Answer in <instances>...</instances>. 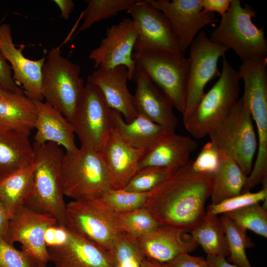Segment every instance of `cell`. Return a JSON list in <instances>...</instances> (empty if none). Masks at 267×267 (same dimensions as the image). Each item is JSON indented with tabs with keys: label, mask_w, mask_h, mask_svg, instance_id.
<instances>
[{
	"label": "cell",
	"mask_w": 267,
	"mask_h": 267,
	"mask_svg": "<svg viewBox=\"0 0 267 267\" xmlns=\"http://www.w3.org/2000/svg\"><path fill=\"white\" fill-rule=\"evenodd\" d=\"M141 267H166L164 263L144 258L141 263Z\"/></svg>",
	"instance_id": "7dc6e473"
},
{
	"label": "cell",
	"mask_w": 267,
	"mask_h": 267,
	"mask_svg": "<svg viewBox=\"0 0 267 267\" xmlns=\"http://www.w3.org/2000/svg\"><path fill=\"white\" fill-rule=\"evenodd\" d=\"M137 0H87L83 21L78 33L86 31L94 24L110 18L119 12L128 11Z\"/></svg>",
	"instance_id": "4dcf8cb0"
},
{
	"label": "cell",
	"mask_w": 267,
	"mask_h": 267,
	"mask_svg": "<svg viewBox=\"0 0 267 267\" xmlns=\"http://www.w3.org/2000/svg\"><path fill=\"white\" fill-rule=\"evenodd\" d=\"M37 165L32 191L24 206L49 215L57 225H67L66 205L62 191L60 167L64 154L61 146L52 142L33 144Z\"/></svg>",
	"instance_id": "7a4b0ae2"
},
{
	"label": "cell",
	"mask_w": 267,
	"mask_h": 267,
	"mask_svg": "<svg viewBox=\"0 0 267 267\" xmlns=\"http://www.w3.org/2000/svg\"><path fill=\"white\" fill-rule=\"evenodd\" d=\"M256 12L249 5L243 6L239 0H231L226 13L209 39L217 44L232 49L242 61L266 58L267 43L264 27L259 28L252 19Z\"/></svg>",
	"instance_id": "5b68a950"
},
{
	"label": "cell",
	"mask_w": 267,
	"mask_h": 267,
	"mask_svg": "<svg viewBox=\"0 0 267 267\" xmlns=\"http://www.w3.org/2000/svg\"><path fill=\"white\" fill-rule=\"evenodd\" d=\"M128 80L127 68L121 65L107 69H95L87 82L98 88L109 107L119 112L126 122L133 121L137 114L128 88Z\"/></svg>",
	"instance_id": "44dd1931"
},
{
	"label": "cell",
	"mask_w": 267,
	"mask_h": 267,
	"mask_svg": "<svg viewBox=\"0 0 267 267\" xmlns=\"http://www.w3.org/2000/svg\"><path fill=\"white\" fill-rule=\"evenodd\" d=\"M80 72V66L63 56L59 47L49 51L42 70L44 99L72 124L85 89Z\"/></svg>",
	"instance_id": "3957f363"
},
{
	"label": "cell",
	"mask_w": 267,
	"mask_h": 267,
	"mask_svg": "<svg viewBox=\"0 0 267 267\" xmlns=\"http://www.w3.org/2000/svg\"><path fill=\"white\" fill-rule=\"evenodd\" d=\"M114 267H141L145 258L136 238L122 233L108 251Z\"/></svg>",
	"instance_id": "e575fe53"
},
{
	"label": "cell",
	"mask_w": 267,
	"mask_h": 267,
	"mask_svg": "<svg viewBox=\"0 0 267 267\" xmlns=\"http://www.w3.org/2000/svg\"><path fill=\"white\" fill-rule=\"evenodd\" d=\"M37 108L34 143L52 142L63 146L67 152L76 151L73 125L58 110L46 102L34 101Z\"/></svg>",
	"instance_id": "603a6c76"
},
{
	"label": "cell",
	"mask_w": 267,
	"mask_h": 267,
	"mask_svg": "<svg viewBox=\"0 0 267 267\" xmlns=\"http://www.w3.org/2000/svg\"><path fill=\"white\" fill-rule=\"evenodd\" d=\"M136 239L145 258L162 263L193 252L199 246L190 232L164 225Z\"/></svg>",
	"instance_id": "ffe728a7"
},
{
	"label": "cell",
	"mask_w": 267,
	"mask_h": 267,
	"mask_svg": "<svg viewBox=\"0 0 267 267\" xmlns=\"http://www.w3.org/2000/svg\"><path fill=\"white\" fill-rule=\"evenodd\" d=\"M255 133L251 114L241 97L208 136L210 141L232 158L248 176L257 151Z\"/></svg>",
	"instance_id": "52a82bcc"
},
{
	"label": "cell",
	"mask_w": 267,
	"mask_h": 267,
	"mask_svg": "<svg viewBox=\"0 0 267 267\" xmlns=\"http://www.w3.org/2000/svg\"><path fill=\"white\" fill-rule=\"evenodd\" d=\"M42 264L0 236V267H39Z\"/></svg>",
	"instance_id": "74e56055"
},
{
	"label": "cell",
	"mask_w": 267,
	"mask_h": 267,
	"mask_svg": "<svg viewBox=\"0 0 267 267\" xmlns=\"http://www.w3.org/2000/svg\"><path fill=\"white\" fill-rule=\"evenodd\" d=\"M133 79L136 83L132 103L137 114H140L165 130L175 132L178 119L167 97L137 67Z\"/></svg>",
	"instance_id": "ac0fdd59"
},
{
	"label": "cell",
	"mask_w": 267,
	"mask_h": 267,
	"mask_svg": "<svg viewBox=\"0 0 267 267\" xmlns=\"http://www.w3.org/2000/svg\"><path fill=\"white\" fill-rule=\"evenodd\" d=\"M173 172L162 167H146L139 169L124 189L138 193H147L159 185Z\"/></svg>",
	"instance_id": "d590c367"
},
{
	"label": "cell",
	"mask_w": 267,
	"mask_h": 267,
	"mask_svg": "<svg viewBox=\"0 0 267 267\" xmlns=\"http://www.w3.org/2000/svg\"><path fill=\"white\" fill-rule=\"evenodd\" d=\"M10 65L0 49V87L18 93L24 92L15 83Z\"/></svg>",
	"instance_id": "ab89813d"
},
{
	"label": "cell",
	"mask_w": 267,
	"mask_h": 267,
	"mask_svg": "<svg viewBox=\"0 0 267 267\" xmlns=\"http://www.w3.org/2000/svg\"><path fill=\"white\" fill-rule=\"evenodd\" d=\"M56 224L57 221L52 216L23 206L9 220L7 241L11 244L20 243L22 250L47 264L49 255L45 242V232Z\"/></svg>",
	"instance_id": "5bb4252c"
},
{
	"label": "cell",
	"mask_w": 267,
	"mask_h": 267,
	"mask_svg": "<svg viewBox=\"0 0 267 267\" xmlns=\"http://www.w3.org/2000/svg\"><path fill=\"white\" fill-rule=\"evenodd\" d=\"M137 34L136 26L130 18H124L107 28L105 37L89 56L94 62L95 69L124 66L128 69L129 80L133 79L136 67L132 56Z\"/></svg>",
	"instance_id": "4fadbf2b"
},
{
	"label": "cell",
	"mask_w": 267,
	"mask_h": 267,
	"mask_svg": "<svg viewBox=\"0 0 267 267\" xmlns=\"http://www.w3.org/2000/svg\"><path fill=\"white\" fill-rule=\"evenodd\" d=\"M37 108L25 93L14 92L0 87V129L29 137L35 129Z\"/></svg>",
	"instance_id": "cb8c5ba5"
},
{
	"label": "cell",
	"mask_w": 267,
	"mask_h": 267,
	"mask_svg": "<svg viewBox=\"0 0 267 267\" xmlns=\"http://www.w3.org/2000/svg\"><path fill=\"white\" fill-rule=\"evenodd\" d=\"M39 267H46V264H42Z\"/></svg>",
	"instance_id": "c3c4849f"
},
{
	"label": "cell",
	"mask_w": 267,
	"mask_h": 267,
	"mask_svg": "<svg viewBox=\"0 0 267 267\" xmlns=\"http://www.w3.org/2000/svg\"><path fill=\"white\" fill-rule=\"evenodd\" d=\"M148 196L149 192L138 193L112 188L99 199L112 211L120 214L144 208Z\"/></svg>",
	"instance_id": "836d02e7"
},
{
	"label": "cell",
	"mask_w": 267,
	"mask_h": 267,
	"mask_svg": "<svg viewBox=\"0 0 267 267\" xmlns=\"http://www.w3.org/2000/svg\"><path fill=\"white\" fill-rule=\"evenodd\" d=\"M209 267H239L228 262L225 258L216 255H207L206 258Z\"/></svg>",
	"instance_id": "bcb514c9"
},
{
	"label": "cell",
	"mask_w": 267,
	"mask_h": 267,
	"mask_svg": "<svg viewBox=\"0 0 267 267\" xmlns=\"http://www.w3.org/2000/svg\"><path fill=\"white\" fill-rule=\"evenodd\" d=\"M164 264L166 267H209L206 258L188 253H181Z\"/></svg>",
	"instance_id": "60d3db41"
},
{
	"label": "cell",
	"mask_w": 267,
	"mask_h": 267,
	"mask_svg": "<svg viewBox=\"0 0 267 267\" xmlns=\"http://www.w3.org/2000/svg\"><path fill=\"white\" fill-rule=\"evenodd\" d=\"M207 255H229L225 231L220 218L206 211L200 223L190 232Z\"/></svg>",
	"instance_id": "f1b7e54d"
},
{
	"label": "cell",
	"mask_w": 267,
	"mask_h": 267,
	"mask_svg": "<svg viewBox=\"0 0 267 267\" xmlns=\"http://www.w3.org/2000/svg\"><path fill=\"white\" fill-rule=\"evenodd\" d=\"M247 177L238 165L220 150L219 164L213 174L211 204H218L241 194Z\"/></svg>",
	"instance_id": "4316f807"
},
{
	"label": "cell",
	"mask_w": 267,
	"mask_h": 267,
	"mask_svg": "<svg viewBox=\"0 0 267 267\" xmlns=\"http://www.w3.org/2000/svg\"><path fill=\"white\" fill-rule=\"evenodd\" d=\"M223 226L229 255L227 261L239 267H252L246 250L254 243L248 236L247 230L233 222L225 214L220 217Z\"/></svg>",
	"instance_id": "f546056e"
},
{
	"label": "cell",
	"mask_w": 267,
	"mask_h": 267,
	"mask_svg": "<svg viewBox=\"0 0 267 267\" xmlns=\"http://www.w3.org/2000/svg\"><path fill=\"white\" fill-rule=\"evenodd\" d=\"M34 160V149L29 137L0 129V181Z\"/></svg>",
	"instance_id": "484cf974"
},
{
	"label": "cell",
	"mask_w": 267,
	"mask_h": 267,
	"mask_svg": "<svg viewBox=\"0 0 267 267\" xmlns=\"http://www.w3.org/2000/svg\"><path fill=\"white\" fill-rule=\"evenodd\" d=\"M127 12L137 29L134 52H180L177 37L169 20L148 0H137Z\"/></svg>",
	"instance_id": "8fae6325"
},
{
	"label": "cell",
	"mask_w": 267,
	"mask_h": 267,
	"mask_svg": "<svg viewBox=\"0 0 267 267\" xmlns=\"http://www.w3.org/2000/svg\"><path fill=\"white\" fill-rule=\"evenodd\" d=\"M231 0H201V5L205 13L216 12L223 16L227 11Z\"/></svg>",
	"instance_id": "7bdbcfd3"
},
{
	"label": "cell",
	"mask_w": 267,
	"mask_h": 267,
	"mask_svg": "<svg viewBox=\"0 0 267 267\" xmlns=\"http://www.w3.org/2000/svg\"><path fill=\"white\" fill-rule=\"evenodd\" d=\"M67 227L57 224L49 227L46 231L45 242L46 247H50L62 244L67 239Z\"/></svg>",
	"instance_id": "b9f144b4"
},
{
	"label": "cell",
	"mask_w": 267,
	"mask_h": 267,
	"mask_svg": "<svg viewBox=\"0 0 267 267\" xmlns=\"http://www.w3.org/2000/svg\"><path fill=\"white\" fill-rule=\"evenodd\" d=\"M0 49L10 63L16 84L22 86L25 95L34 101H43L41 90L42 70L46 57L33 60L26 57L23 47L16 48L13 43L10 26H0Z\"/></svg>",
	"instance_id": "e0dca14e"
},
{
	"label": "cell",
	"mask_w": 267,
	"mask_h": 267,
	"mask_svg": "<svg viewBox=\"0 0 267 267\" xmlns=\"http://www.w3.org/2000/svg\"><path fill=\"white\" fill-rule=\"evenodd\" d=\"M267 209L260 203L251 204L225 213L233 222L245 230H250L267 237Z\"/></svg>",
	"instance_id": "d6a6232c"
},
{
	"label": "cell",
	"mask_w": 267,
	"mask_h": 267,
	"mask_svg": "<svg viewBox=\"0 0 267 267\" xmlns=\"http://www.w3.org/2000/svg\"><path fill=\"white\" fill-rule=\"evenodd\" d=\"M36 165L34 160L30 165L15 172L0 181V199L10 219L24 205L31 194Z\"/></svg>",
	"instance_id": "83f0119b"
},
{
	"label": "cell",
	"mask_w": 267,
	"mask_h": 267,
	"mask_svg": "<svg viewBox=\"0 0 267 267\" xmlns=\"http://www.w3.org/2000/svg\"><path fill=\"white\" fill-rule=\"evenodd\" d=\"M240 78L225 56L218 80L200 100L183 123L194 137L208 136L210 132L227 116L239 99Z\"/></svg>",
	"instance_id": "8992f818"
},
{
	"label": "cell",
	"mask_w": 267,
	"mask_h": 267,
	"mask_svg": "<svg viewBox=\"0 0 267 267\" xmlns=\"http://www.w3.org/2000/svg\"><path fill=\"white\" fill-rule=\"evenodd\" d=\"M118 221L122 232L136 239L156 230L161 225L145 208L118 214Z\"/></svg>",
	"instance_id": "1f68e13d"
},
{
	"label": "cell",
	"mask_w": 267,
	"mask_h": 267,
	"mask_svg": "<svg viewBox=\"0 0 267 267\" xmlns=\"http://www.w3.org/2000/svg\"><path fill=\"white\" fill-rule=\"evenodd\" d=\"M267 186L256 192L247 191L225 199L215 204L209 205L206 211L214 215L223 214L244 207L264 202L263 207L267 209Z\"/></svg>",
	"instance_id": "8d00e7d4"
},
{
	"label": "cell",
	"mask_w": 267,
	"mask_h": 267,
	"mask_svg": "<svg viewBox=\"0 0 267 267\" xmlns=\"http://www.w3.org/2000/svg\"></svg>",
	"instance_id": "681fc988"
},
{
	"label": "cell",
	"mask_w": 267,
	"mask_h": 267,
	"mask_svg": "<svg viewBox=\"0 0 267 267\" xmlns=\"http://www.w3.org/2000/svg\"><path fill=\"white\" fill-rule=\"evenodd\" d=\"M9 220L10 218L7 211L0 199V236L6 241Z\"/></svg>",
	"instance_id": "ee69618b"
},
{
	"label": "cell",
	"mask_w": 267,
	"mask_h": 267,
	"mask_svg": "<svg viewBox=\"0 0 267 267\" xmlns=\"http://www.w3.org/2000/svg\"><path fill=\"white\" fill-rule=\"evenodd\" d=\"M66 215L69 229L107 252L123 233L118 214L99 199L71 201Z\"/></svg>",
	"instance_id": "ba28073f"
},
{
	"label": "cell",
	"mask_w": 267,
	"mask_h": 267,
	"mask_svg": "<svg viewBox=\"0 0 267 267\" xmlns=\"http://www.w3.org/2000/svg\"><path fill=\"white\" fill-rule=\"evenodd\" d=\"M144 151L124 142L110 130L102 140L98 152L104 164L113 188L123 189L138 170Z\"/></svg>",
	"instance_id": "2e32d148"
},
{
	"label": "cell",
	"mask_w": 267,
	"mask_h": 267,
	"mask_svg": "<svg viewBox=\"0 0 267 267\" xmlns=\"http://www.w3.org/2000/svg\"><path fill=\"white\" fill-rule=\"evenodd\" d=\"M213 177V174L194 171L190 160L149 192L144 208L160 224L190 232L206 214L205 205L211 196Z\"/></svg>",
	"instance_id": "6da1fadb"
},
{
	"label": "cell",
	"mask_w": 267,
	"mask_h": 267,
	"mask_svg": "<svg viewBox=\"0 0 267 267\" xmlns=\"http://www.w3.org/2000/svg\"><path fill=\"white\" fill-rule=\"evenodd\" d=\"M220 150L211 141L206 143L197 158L192 161L193 169L197 172L214 174L219 162Z\"/></svg>",
	"instance_id": "f35d334b"
},
{
	"label": "cell",
	"mask_w": 267,
	"mask_h": 267,
	"mask_svg": "<svg viewBox=\"0 0 267 267\" xmlns=\"http://www.w3.org/2000/svg\"><path fill=\"white\" fill-rule=\"evenodd\" d=\"M53 2L59 7L61 17L65 20L68 19L74 10V2L72 0H54Z\"/></svg>",
	"instance_id": "f6af8a7d"
},
{
	"label": "cell",
	"mask_w": 267,
	"mask_h": 267,
	"mask_svg": "<svg viewBox=\"0 0 267 267\" xmlns=\"http://www.w3.org/2000/svg\"><path fill=\"white\" fill-rule=\"evenodd\" d=\"M189 47L183 120L192 113L200 102L208 83L220 76L219 60L229 50L225 46L212 42L204 31L199 32Z\"/></svg>",
	"instance_id": "30bf717a"
},
{
	"label": "cell",
	"mask_w": 267,
	"mask_h": 267,
	"mask_svg": "<svg viewBox=\"0 0 267 267\" xmlns=\"http://www.w3.org/2000/svg\"><path fill=\"white\" fill-rule=\"evenodd\" d=\"M139 68L167 97L182 115L185 108L188 60L180 52H134Z\"/></svg>",
	"instance_id": "9c48e42d"
},
{
	"label": "cell",
	"mask_w": 267,
	"mask_h": 267,
	"mask_svg": "<svg viewBox=\"0 0 267 267\" xmlns=\"http://www.w3.org/2000/svg\"><path fill=\"white\" fill-rule=\"evenodd\" d=\"M112 112L98 88L87 83L73 122L81 145L98 151L104 137L113 128Z\"/></svg>",
	"instance_id": "7c38bea8"
},
{
	"label": "cell",
	"mask_w": 267,
	"mask_h": 267,
	"mask_svg": "<svg viewBox=\"0 0 267 267\" xmlns=\"http://www.w3.org/2000/svg\"><path fill=\"white\" fill-rule=\"evenodd\" d=\"M169 20L177 37L180 52L184 55L200 30L219 19L205 13L201 0H148Z\"/></svg>",
	"instance_id": "9a60e30c"
},
{
	"label": "cell",
	"mask_w": 267,
	"mask_h": 267,
	"mask_svg": "<svg viewBox=\"0 0 267 267\" xmlns=\"http://www.w3.org/2000/svg\"><path fill=\"white\" fill-rule=\"evenodd\" d=\"M112 119L113 129L124 142L144 151L154 145L167 131L140 114L131 122H126L119 112L112 109Z\"/></svg>",
	"instance_id": "d4e9b609"
},
{
	"label": "cell",
	"mask_w": 267,
	"mask_h": 267,
	"mask_svg": "<svg viewBox=\"0 0 267 267\" xmlns=\"http://www.w3.org/2000/svg\"><path fill=\"white\" fill-rule=\"evenodd\" d=\"M67 230L63 243L47 248L49 261L55 267H114L108 252L67 227Z\"/></svg>",
	"instance_id": "d6986e66"
},
{
	"label": "cell",
	"mask_w": 267,
	"mask_h": 267,
	"mask_svg": "<svg viewBox=\"0 0 267 267\" xmlns=\"http://www.w3.org/2000/svg\"><path fill=\"white\" fill-rule=\"evenodd\" d=\"M197 147V143L190 136L167 131L154 145L144 151L138 169L157 167L174 171L190 161V156Z\"/></svg>",
	"instance_id": "7402d4cb"
},
{
	"label": "cell",
	"mask_w": 267,
	"mask_h": 267,
	"mask_svg": "<svg viewBox=\"0 0 267 267\" xmlns=\"http://www.w3.org/2000/svg\"><path fill=\"white\" fill-rule=\"evenodd\" d=\"M60 176L63 195L74 200L99 199L113 188L98 151L85 146L64 153Z\"/></svg>",
	"instance_id": "277c9868"
}]
</instances>
